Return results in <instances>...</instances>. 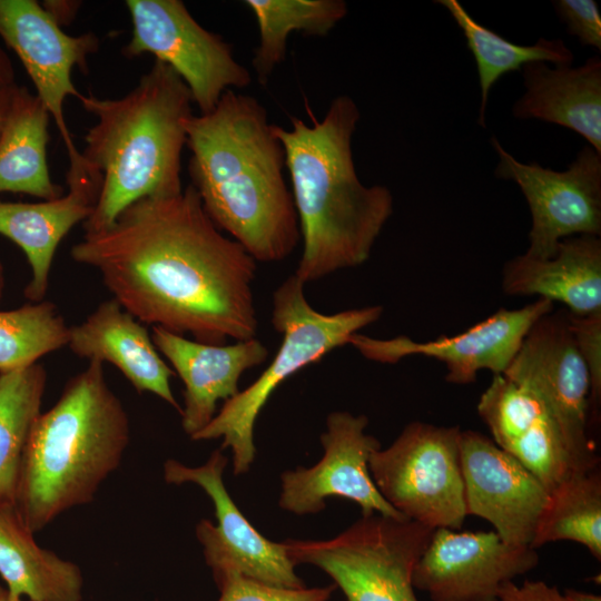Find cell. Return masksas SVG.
Wrapping results in <instances>:
<instances>
[{
    "instance_id": "obj_31",
    "label": "cell",
    "mask_w": 601,
    "mask_h": 601,
    "mask_svg": "<svg viewBox=\"0 0 601 601\" xmlns=\"http://www.w3.org/2000/svg\"><path fill=\"white\" fill-rule=\"evenodd\" d=\"M218 601H328L335 584L321 588H283L244 577L234 570L213 572Z\"/></svg>"
},
{
    "instance_id": "obj_12",
    "label": "cell",
    "mask_w": 601,
    "mask_h": 601,
    "mask_svg": "<svg viewBox=\"0 0 601 601\" xmlns=\"http://www.w3.org/2000/svg\"><path fill=\"white\" fill-rule=\"evenodd\" d=\"M228 459L221 449L215 450L200 466L190 467L176 460L164 463V479L167 483H195L214 504L217 523L204 519L196 526L207 565L211 572L234 570L272 585L305 588L295 572L285 542L265 538L233 501L223 479Z\"/></svg>"
},
{
    "instance_id": "obj_4",
    "label": "cell",
    "mask_w": 601,
    "mask_h": 601,
    "mask_svg": "<svg viewBox=\"0 0 601 601\" xmlns=\"http://www.w3.org/2000/svg\"><path fill=\"white\" fill-rule=\"evenodd\" d=\"M129 440L128 414L102 363L91 359L30 431L14 497L26 525L36 533L66 511L92 502L120 465Z\"/></svg>"
},
{
    "instance_id": "obj_27",
    "label": "cell",
    "mask_w": 601,
    "mask_h": 601,
    "mask_svg": "<svg viewBox=\"0 0 601 601\" xmlns=\"http://www.w3.org/2000/svg\"><path fill=\"white\" fill-rule=\"evenodd\" d=\"M244 3L252 10L259 31L252 66L262 85L284 61L292 32L325 37L348 11L344 0H246Z\"/></svg>"
},
{
    "instance_id": "obj_21",
    "label": "cell",
    "mask_w": 601,
    "mask_h": 601,
    "mask_svg": "<svg viewBox=\"0 0 601 601\" xmlns=\"http://www.w3.org/2000/svg\"><path fill=\"white\" fill-rule=\"evenodd\" d=\"M67 346L82 358L115 365L137 392H148L171 405L179 413L170 377L147 328L115 299H108L80 324L70 326Z\"/></svg>"
},
{
    "instance_id": "obj_23",
    "label": "cell",
    "mask_w": 601,
    "mask_h": 601,
    "mask_svg": "<svg viewBox=\"0 0 601 601\" xmlns=\"http://www.w3.org/2000/svg\"><path fill=\"white\" fill-rule=\"evenodd\" d=\"M521 70L525 91L512 107L514 118L573 130L601 154V58L592 56L580 67L533 61Z\"/></svg>"
},
{
    "instance_id": "obj_17",
    "label": "cell",
    "mask_w": 601,
    "mask_h": 601,
    "mask_svg": "<svg viewBox=\"0 0 601 601\" xmlns=\"http://www.w3.org/2000/svg\"><path fill=\"white\" fill-rule=\"evenodd\" d=\"M460 457L467 515L490 522L509 544L531 546L550 495L544 485L477 431H461Z\"/></svg>"
},
{
    "instance_id": "obj_25",
    "label": "cell",
    "mask_w": 601,
    "mask_h": 601,
    "mask_svg": "<svg viewBox=\"0 0 601 601\" xmlns=\"http://www.w3.org/2000/svg\"><path fill=\"white\" fill-rule=\"evenodd\" d=\"M51 117L37 95L14 86L0 129V193H19L42 200L63 195L51 180L47 162Z\"/></svg>"
},
{
    "instance_id": "obj_3",
    "label": "cell",
    "mask_w": 601,
    "mask_h": 601,
    "mask_svg": "<svg viewBox=\"0 0 601 601\" xmlns=\"http://www.w3.org/2000/svg\"><path fill=\"white\" fill-rule=\"evenodd\" d=\"M359 118L356 102L339 95L311 126L296 117L289 129L274 125L303 239L295 275L304 284L364 264L393 214L391 190L357 176L352 137Z\"/></svg>"
},
{
    "instance_id": "obj_15",
    "label": "cell",
    "mask_w": 601,
    "mask_h": 601,
    "mask_svg": "<svg viewBox=\"0 0 601 601\" xmlns=\"http://www.w3.org/2000/svg\"><path fill=\"white\" fill-rule=\"evenodd\" d=\"M535 549L504 542L494 530L435 529L413 573L432 601H497L502 587L532 571Z\"/></svg>"
},
{
    "instance_id": "obj_6",
    "label": "cell",
    "mask_w": 601,
    "mask_h": 601,
    "mask_svg": "<svg viewBox=\"0 0 601 601\" xmlns=\"http://www.w3.org/2000/svg\"><path fill=\"white\" fill-rule=\"evenodd\" d=\"M305 284L293 274L273 293L272 325L280 346L265 371L245 390L224 402L220 411L193 441L223 439L230 449L235 475L247 473L256 456L254 428L270 395L289 376L349 343L361 329L378 321L383 306L349 308L334 314L316 311L306 299Z\"/></svg>"
},
{
    "instance_id": "obj_26",
    "label": "cell",
    "mask_w": 601,
    "mask_h": 601,
    "mask_svg": "<svg viewBox=\"0 0 601 601\" xmlns=\"http://www.w3.org/2000/svg\"><path fill=\"white\" fill-rule=\"evenodd\" d=\"M462 30L479 73L481 102L477 122L485 127L490 91L506 72L521 70L529 62L543 61L554 66H571L574 56L562 39L539 38L530 46L516 45L475 21L457 0H437Z\"/></svg>"
},
{
    "instance_id": "obj_19",
    "label": "cell",
    "mask_w": 601,
    "mask_h": 601,
    "mask_svg": "<svg viewBox=\"0 0 601 601\" xmlns=\"http://www.w3.org/2000/svg\"><path fill=\"white\" fill-rule=\"evenodd\" d=\"M68 191L61 197L39 203L0 200V234L26 254L31 277L24 296L32 303L43 299L56 250L78 223L85 221L98 201L101 174L82 157L70 161L66 175Z\"/></svg>"
},
{
    "instance_id": "obj_5",
    "label": "cell",
    "mask_w": 601,
    "mask_h": 601,
    "mask_svg": "<svg viewBox=\"0 0 601 601\" xmlns=\"http://www.w3.org/2000/svg\"><path fill=\"white\" fill-rule=\"evenodd\" d=\"M97 122L85 136L82 157L102 177L85 233L108 227L132 203L145 197L179 194L180 158L190 91L179 75L155 59L138 85L119 99L81 95L78 99Z\"/></svg>"
},
{
    "instance_id": "obj_38",
    "label": "cell",
    "mask_w": 601,
    "mask_h": 601,
    "mask_svg": "<svg viewBox=\"0 0 601 601\" xmlns=\"http://www.w3.org/2000/svg\"><path fill=\"white\" fill-rule=\"evenodd\" d=\"M16 83L9 88L0 89V129L3 122L4 114L9 104V99Z\"/></svg>"
},
{
    "instance_id": "obj_7",
    "label": "cell",
    "mask_w": 601,
    "mask_h": 601,
    "mask_svg": "<svg viewBox=\"0 0 601 601\" xmlns=\"http://www.w3.org/2000/svg\"><path fill=\"white\" fill-rule=\"evenodd\" d=\"M433 531L373 513L332 539L289 540L285 545L295 565L323 570L347 601H420L413 573Z\"/></svg>"
},
{
    "instance_id": "obj_28",
    "label": "cell",
    "mask_w": 601,
    "mask_h": 601,
    "mask_svg": "<svg viewBox=\"0 0 601 601\" xmlns=\"http://www.w3.org/2000/svg\"><path fill=\"white\" fill-rule=\"evenodd\" d=\"M46 384L40 363L0 374V503H14L24 447L41 413Z\"/></svg>"
},
{
    "instance_id": "obj_10",
    "label": "cell",
    "mask_w": 601,
    "mask_h": 601,
    "mask_svg": "<svg viewBox=\"0 0 601 601\" xmlns=\"http://www.w3.org/2000/svg\"><path fill=\"white\" fill-rule=\"evenodd\" d=\"M536 395L585 470L600 459L590 435L591 381L575 346L566 309L542 316L502 374Z\"/></svg>"
},
{
    "instance_id": "obj_32",
    "label": "cell",
    "mask_w": 601,
    "mask_h": 601,
    "mask_svg": "<svg viewBox=\"0 0 601 601\" xmlns=\"http://www.w3.org/2000/svg\"><path fill=\"white\" fill-rule=\"evenodd\" d=\"M568 321L575 346L590 375L591 417L592 422H597L601 402V311L581 316L568 312Z\"/></svg>"
},
{
    "instance_id": "obj_22",
    "label": "cell",
    "mask_w": 601,
    "mask_h": 601,
    "mask_svg": "<svg viewBox=\"0 0 601 601\" xmlns=\"http://www.w3.org/2000/svg\"><path fill=\"white\" fill-rule=\"evenodd\" d=\"M502 289L512 296L559 302L572 315L601 311V238L575 235L562 239L554 256L518 255L504 264Z\"/></svg>"
},
{
    "instance_id": "obj_2",
    "label": "cell",
    "mask_w": 601,
    "mask_h": 601,
    "mask_svg": "<svg viewBox=\"0 0 601 601\" xmlns=\"http://www.w3.org/2000/svg\"><path fill=\"white\" fill-rule=\"evenodd\" d=\"M189 176L205 211L256 260L287 258L299 239L285 152L255 97L227 89L185 125Z\"/></svg>"
},
{
    "instance_id": "obj_18",
    "label": "cell",
    "mask_w": 601,
    "mask_h": 601,
    "mask_svg": "<svg viewBox=\"0 0 601 601\" xmlns=\"http://www.w3.org/2000/svg\"><path fill=\"white\" fill-rule=\"evenodd\" d=\"M477 413L492 441L525 466L549 493L569 477L584 473L559 425L529 390L504 375H493Z\"/></svg>"
},
{
    "instance_id": "obj_13",
    "label": "cell",
    "mask_w": 601,
    "mask_h": 601,
    "mask_svg": "<svg viewBox=\"0 0 601 601\" xmlns=\"http://www.w3.org/2000/svg\"><path fill=\"white\" fill-rule=\"evenodd\" d=\"M367 425L363 414L329 413L321 435L322 459L311 467L282 473L279 506L296 515L315 514L325 509L326 499L341 497L357 503L362 515L406 519L382 496L372 479L368 460L381 443L366 433Z\"/></svg>"
},
{
    "instance_id": "obj_35",
    "label": "cell",
    "mask_w": 601,
    "mask_h": 601,
    "mask_svg": "<svg viewBox=\"0 0 601 601\" xmlns=\"http://www.w3.org/2000/svg\"><path fill=\"white\" fill-rule=\"evenodd\" d=\"M79 3L78 1H45L42 7L61 26L69 23L75 18Z\"/></svg>"
},
{
    "instance_id": "obj_20",
    "label": "cell",
    "mask_w": 601,
    "mask_h": 601,
    "mask_svg": "<svg viewBox=\"0 0 601 601\" xmlns=\"http://www.w3.org/2000/svg\"><path fill=\"white\" fill-rule=\"evenodd\" d=\"M151 339L184 383L181 426L190 439L214 418L219 400L227 401L239 392L242 375L263 364L269 354L256 337L215 345L152 326Z\"/></svg>"
},
{
    "instance_id": "obj_40",
    "label": "cell",
    "mask_w": 601,
    "mask_h": 601,
    "mask_svg": "<svg viewBox=\"0 0 601 601\" xmlns=\"http://www.w3.org/2000/svg\"><path fill=\"white\" fill-rule=\"evenodd\" d=\"M3 285H4L3 267H2V265L0 263V300H1V297H2Z\"/></svg>"
},
{
    "instance_id": "obj_33",
    "label": "cell",
    "mask_w": 601,
    "mask_h": 601,
    "mask_svg": "<svg viewBox=\"0 0 601 601\" xmlns=\"http://www.w3.org/2000/svg\"><path fill=\"white\" fill-rule=\"evenodd\" d=\"M552 3L569 35L583 46L601 50V16L594 0H555Z\"/></svg>"
},
{
    "instance_id": "obj_30",
    "label": "cell",
    "mask_w": 601,
    "mask_h": 601,
    "mask_svg": "<svg viewBox=\"0 0 601 601\" xmlns=\"http://www.w3.org/2000/svg\"><path fill=\"white\" fill-rule=\"evenodd\" d=\"M69 328L58 307L48 300L0 311V374L26 368L67 346Z\"/></svg>"
},
{
    "instance_id": "obj_34",
    "label": "cell",
    "mask_w": 601,
    "mask_h": 601,
    "mask_svg": "<svg viewBox=\"0 0 601 601\" xmlns=\"http://www.w3.org/2000/svg\"><path fill=\"white\" fill-rule=\"evenodd\" d=\"M497 601H566L563 593L544 581L525 580L505 583L500 590Z\"/></svg>"
},
{
    "instance_id": "obj_1",
    "label": "cell",
    "mask_w": 601,
    "mask_h": 601,
    "mask_svg": "<svg viewBox=\"0 0 601 601\" xmlns=\"http://www.w3.org/2000/svg\"><path fill=\"white\" fill-rule=\"evenodd\" d=\"M70 256L95 268L140 323L205 344L256 337L257 262L221 234L191 185L132 203L108 227L85 233Z\"/></svg>"
},
{
    "instance_id": "obj_14",
    "label": "cell",
    "mask_w": 601,
    "mask_h": 601,
    "mask_svg": "<svg viewBox=\"0 0 601 601\" xmlns=\"http://www.w3.org/2000/svg\"><path fill=\"white\" fill-rule=\"evenodd\" d=\"M554 311V303L544 298L514 309L500 308L482 322L454 336H440L416 342L406 335L375 338L359 333L349 343L365 358L395 364L408 356H425L442 362L445 381L456 385L474 383L480 371L503 374L518 354L532 326Z\"/></svg>"
},
{
    "instance_id": "obj_16",
    "label": "cell",
    "mask_w": 601,
    "mask_h": 601,
    "mask_svg": "<svg viewBox=\"0 0 601 601\" xmlns=\"http://www.w3.org/2000/svg\"><path fill=\"white\" fill-rule=\"evenodd\" d=\"M0 37L22 62L36 95L55 120L69 161L79 159L81 152L71 139L63 102L70 96L81 97L71 71L87 68V58L98 49L99 39L92 32L67 35L36 0H0Z\"/></svg>"
},
{
    "instance_id": "obj_9",
    "label": "cell",
    "mask_w": 601,
    "mask_h": 601,
    "mask_svg": "<svg viewBox=\"0 0 601 601\" xmlns=\"http://www.w3.org/2000/svg\"><path fill=\"white\" fill-rule=\"evenodd\" d=\"M132 36L122 53H151L171 67L187 85L200 114L211 111L221 95L252 83L231 46L198 23L179 0H127Z\"/></svg>"
},
{
    "instance_id": "obj_36",
    "label": "cell",
    "mask_w": 601,
    "mask_h": 601,
    "mask_svg": "<svg viewBox=\"0 0 601 601\" xmlns=\"http://www.w3.org/2000/svg\"><path fill=\"white\" fill-rule=\"evenodd\" d=\"M14 85L13 69L7 55L0 49V89Z\"/></svg>"
},
{
    "instance_id": "obj_24",
    "label": "cell",
    "mask_w": 601,
    "mask_h": 601,
    "mask_svg": "<svg viewBox=\"0 0 601 601\" xmlns=\"http://www.w3.org/2000/svg\"><path fill=\"white\" fill-rule=\"evenodd\" d=\"M0 577L9 593L30 601H82L78 564L41 548L14 503H0Z\"/></svg>"
},
{
    "instance_id": "obj_39",
    "label": "cell",
    "mask_w": 601,
    "mask_h": 601,
    "mask_svg": "<svg viewBox=\"0 0 601 601\" xmlns=\"http://www.w3.org/2000/svg\"><path fill=\"white\" fill-rule=\"evenodd\" d=\"M0 601H30L12 597L6 587L0 585Z\"/></svg>"
},
{
    "instance_id": "obj_11",
    "label": "cell",
    "mask_w": 601,
    "mask_h": 601,
    "mask_svg": "<svg viewBox=\"0 0 601 601\" xmlns=\"http://www.w3.org/2000/svg\"><path fill=\"white\" fill-rule=\"evenodd\" d=\"M491 145L499 157L495 177L515 183L530 208L525 255L550 258L566 237L601 236V154L587 145L565 170L556 171L516 160L494 136Z\"/></svg>"
},
{
    "instance_id": "obj_37",
    "label": "cell",
    "mask_w": 601,
    "mask_h": 601,
    "mask_svg": "<svg viewBox=\"0 0 601 601\" xmlns=\"http://www.w3.org/2000/svg\"><path fill=\"white\" fill-rule=\"evenodd\" d=\"M566 601H601L598 594L582 592L574 589H566L563 593Z\"/></svg>"
},
{
    "instance_id": "obj_8",
    "label": "cell",
    "mask_w": 601,
    "mask_h": 601,
    "mask_svg": "<svg viewBox=\"0 0 601 601\" xmlns=\"http://www.w3.org/2000/svg\"><path fill=\"white\" fill-rule=\"evenodd\" d=\"M460 426L411 422L368 467L382 496L404 518L433 530H460L467 513Z\"/></svg>"
},
{
    "instance_id": "obj_29",
    "label": "cell",
    "mask_w": 601,
    "mask_h": 601,
    "mask_svg": "<svg viewBox=\"0 0 601 601\" xmlns=\"http://www.w3.org/2000/svg\"><path fill=\"white\" fill-rule=\"evenodd\" d=\"M572 541L601 560V472L600 467L569 477L554 489L543 509L531 548Z\"/></svg>"
}]
</instances>
